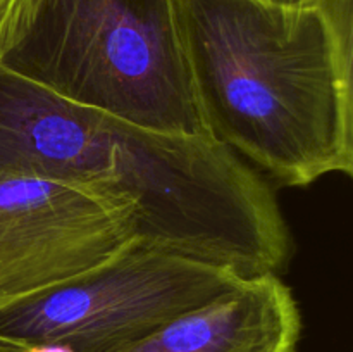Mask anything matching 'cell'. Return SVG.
I'll use <instances>...</instances> for the list:
<instances>
[{"label":"cell","instance_id":"1","mask_svg":"<svg viewBox=\"0 0 353 352\" xmlns=\"http://www.w3.org/2000/svg\"><path fill=\"white\" fill-rule=\"evenodd\" d=\"M0 171L124 195L138 242L241 276L276 273L290 233L268 183L210 135L168 133L69 102L0 64Z\"/></svg>","mask_w":353,"mask_h":352},{"label":"cell","instance_id":"2","mask_svg":"<svg viewBox=\"0 0 353 352\" xmlns=\"http://www.w3.org/2000/svg\"><path fill=\"white\" fill-rule=\"evenodd\" d=\"M205 131L288 186L343 169L333 47L314 7L176 0Z\"/></svg>","mask_w":353,"mask_h":352},{"label":"cell","instance_id":"3","mask_svg":"<svg viewBox=\"0 0 353 352\" xmlns=\"http://www.w3.org/2000/svg\"><path fill=\"white\" fill-rule=\"evenodd\" d=\"M2 66L69 102L138 126L207 133L176 0H38Z\"/></svg>","mask_w":353,"mask_h":352},{"label":"cell","instance_id":"4","mask_svg":"<svg viewBox=\"0 0 353 352\" xmlns=\"http://www.w3.org/2000/svg\"><path fill=\"white\" fill-rule=\"evenodd\" d=\"M243 278L228 266L134 242L83 275L0 307V337L33 352H112Z\"/></svg>","mask_w":353,"mask_h":352},{"label":"cell","instance_id":"5","mask_svg":"<svg viewBox=\"0 0 353 352\" xmlns=\"http://www.w3.org/2000/svg\"><path fill=\"white\" fill-rule=\"evenodd\" d=\"M134 242V209L124 195L0 171V307L83 275Z\"/></svg>","mask_w":353,"mask_h":352},{"label":"cell","instance_id":"6","mask_svg":"<svg viewBox=\"0 0 353 352\" xmlns=\"http://www.w3.org/2000/svg\"><path fill=\"white\" fill-rule=\"evenodd\" d=\"M300 331L292 290L268 273L245 276L230 292L112 352H295Z\"/></svg>","mask_w":353,"mask_h":352},{"label":"cell","instance_id":"7","mask_svg":"<svg viewBox=\"0 0 353 352\" xmlns=\"http://www.w3.org/2000/svg\"><path fill=\"white\" fill-rule=\"evenodd\" d=\"M330 35L343 116V169L353 178V0H310Z\"/></svg>","mask_w":353,"mask_h":352},{"label":"cell","instance_id":"8","mask_svg":"<svg viewBox=\"0 0 353 352\" xmlns=\"http://www.w3.org/2000/svg\"><path fill=\"white\" fill-rule=\"evenodd\" d=\"M38 0H0V64L19 43Z\"/></svg>","mask_w":353,"mask_h":352},{"label":"cell","instance_id":"9","mask_svg":"<svg viewBox=\"0 0 353 352\" xmlns=\"http://www.w3.org/2000/svg\"><path fill=\"white\" fill-rule=\"evenodd\" d=\"M0 352H33V351L28 347H24V345L16 344V342L7 340V338L0 337Z\"/></svg>","mask_w":353,"mask_h":352},{"label":"cell","instance_id":"10","mask_svg":"<svg viewBox=\"0 0 353 352\" xmlns=\"http://www.w3.org/2000/svg\"><path fill=\"white\" fill-rule=\"evenodd\" d=\"M262 2L278 3V6H286V7H309L310 6V0H262Z\"/></svg>","mask_w":353,"mask_h":352}]
</instances>
